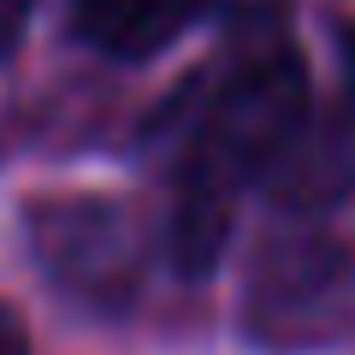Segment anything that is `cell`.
Wrapping results in <instances>:
<instances>
[{"label":"cell","instance_id":"1","mask_svg":"<svg viewBox=\"0 0 355 355\" xmlns=\"http://www.w3.org/2000/svg\"><path fill=\"white\" fill-rule=\"evenodd\" d=\"M266 6L272 0H261L249 30H237V48L219 65V83L202 89V101L184 119V142L172 154L160 249L172 272L190 284H202L219 266L243 196L254 190V178H272V166L284 160V148L296 142L314 107L302 48L279 18L266 24Z\"/></svg>","mask_w":355,"mask_h":355},{"label":"cell","instance_id":"2","mask_svg":"<svg viewBox=\"0 0 355 355\" xmlns=\"http://www.w3.org/2000/svg\"><path fill=\"white\" fill-rule=\"evenodd\" d=\"M355 326V249L314 214H279L249 254L243 331L272 355H302L349 338Z\"/></svg>","mask_w":355,"mask_h":355},{"label":"cell","instance_id":"3","mask_svg":"<svg viewBox=\"0 0 355 355\" xmlns=\"http://www.w3.org/2000/svg\"><path fill=\"white\" fill-rule=\"evenodd\" d=\"M24 219H30V243H36L48 279L65 296L119 314L142 291L137 225H130V214L119 202H101V196H48Z\"/></svg>","mask_w":355,"mask_h":355},{"label":"cell","instance_id":"4","mask_svg":"<svg viewBox=\"0 0 355 355\" xmlns=\"http://www.w3.org/2000/svg\"><path fill=\"white\" fill-rule=\"evenodd\" d=\"M272 202H279V214H314V219L355 202V71L349 65L338 77V95L308 107L296 142L272 166Z\"/></svg>","mask_w":355,"mask_h":355},{"label":"cell","instance_id":"5","mask_svg":"<svg viewBox=\"0 0 355 355\" xmlns=\"http://www.w3.org/2000/svg\"><path fill=\"white\" fill-rule=\"evenodd\" d=\"M202 12L207 0H71V30L107 60H154Z\"/></svg>","mask_w":355,"mask_h":355},{"label":"cell","instance_id":"6","mask_svg":"<svg viewBox=\"0 0 355 355\" xmlns=\"http://www.w3.org/2000/svg\"><path fill=\"white\" fill-rule=\"evenodd\" d=\"M0 355H36V349H30V331H24V320H18L12 302H0Z\"/></svg>","mask_w":355,"mask_h":355},{"label":"cell","instance_id":"7","mask_svg":"<svg viewBox=\"0 0 355 355\" xmlns=\"http://www.w3.org/2000/svg\"><path fill=\"white\" fill-rule=\"evenodd\" d=\"M30 6H36V0H0V60L12 53V42H18V30H24Z\"/></svg>","mask_w":355,"mask_h":355},{"label":"cell","instance_id":"8","mask_svg":"<svg viewBox=\"0 0 355 355\" xmlns=\"http://www.w3.org/2000/svg\"><path fill=\"white\" fill-rule=\"evenodd\" d=\"M338 48H343V65H349V71H355V24L343 30V42H338Z\"/></svg>","mask_w":355,"mask_h":355}]
</instances>
